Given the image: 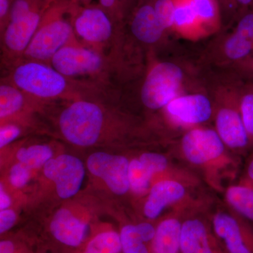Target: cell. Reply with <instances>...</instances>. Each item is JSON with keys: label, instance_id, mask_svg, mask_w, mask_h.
I'll return each mask as SVG.
<instances>
[{"label": "cell", "instance_id": "41", "mask_svg": "<svg viewBox=\"0 0 253 253\" xmlns=\"http://www.w3.org/2000/svg\"><path fill=\"white\" fill-rule=\"evenodd\" d=\"M236 2L241 6H248L252 4L253 0H235Z\"/></svg>", "mask_w": 253, "mask_h": 253}, {"label": "cell", "instance_id": "5", "mask_svg": "<svg viewBox=\"0 0 253 253\" xmlns=\"http://www.w3.org/2000/svg\"><path fill=\"white\" fill-rule=\"evenodd\" d=\"M199 186L175 178L155 181L143 205V215L146 220L159 221L166 211H191L206 207L212 203L208 196L194 194Z\"/></svg>", "mask_w": 253, "mask_h": 253}, {"label": "cell", "instance_id": "31", "mask_svg": "<svg viewBox=\"0 0 253 253\" xmlns=\"http://www.w3.org/2000/svg\"><path fill=\"white\" fill-rule=\"evenodd\" d=\"M21 129L14 123L1 125L0 128V148L2 149L21 135Z\"/></svg>", "mask_w": 253, "mask_h": 253}, {"label": "cell", "instance_id": "38", "mask_svg": "<svg viewBox=\"0 0 253 253\" xmlns=\"http://www.w3.org/2000/svg\"><path fill=\"white\" fill-rule=\"evenodd\" d=\"M241 67L246 75L253 77V56L251 55L249 58L241 61Z\"/></svg>", "mask_w": 253, "mask_h": 253}, {"label": "cell", "instance_id": "23", "mask_svg": "<svg viewBox=\"0 0 253 253\" xmlns=\"http://www.w3.org/2000/svg\"><path fill=\"white\" fill-rule=\"evenodd\" d=\"M16 156L18 162L30 169H38L52 158L53 151L49 145L35 144L18 149Z\"/></svg>", "mask_w": 253, "mask_h": 253}, {"label": "cell", "instance_id": "16", "mask_svg": "<svg viewBox=\"0 0 253 253\" xmlns=\"http://www.w3.org/2000/svg\"><path fill=\"white\" fill-rule=\"evenodd\" d=\"M184 210L167 213L158 221L150 253H180L179 240Z\"/></svg>", "mask_w": 253, "mask_h": 253}, {"label": "cell", "instance_id": "2", "mask_svg": "<svg viewBox=\"0 0 253 253\" xmlns=\"http://www.w3.org/2000/svg\"><path fill=\"white\" fill-rule=\"evenodd\" d=\"M10 78V83L25 94L42 101L87 98L96 96L99 89L92 83L66 77L51 65L39 61L15 63Z\"/></svg>", "mask_w": 253, "mask_h": 253}, {"label": "cell", "instance_id": "9", "mask_svg": "<svg viewBox=\"0 0 253 253\" xmlns=\"http://www.w3.org/2000/svg\"><path fill=\"white\" fill-rule=\"evenodd\" d=\"M184 74L178 65L160 62L154 65L146 74L141 89V101L151 111L163 110L179 96Z\"/></svg>", "mask_w": 253, "mask_h": 253}, {"label": "cell", "instance_id": "27", "mask_svg": "<svg viewBox=\"0 0 253 253\" xmlns=\"http://www.w3.org/2000/svg\"><path fill=\"white\" fill-rule=\"evenodd\" d=\"M119 234L123 253H150L151 246L141 238L135 224L123 226Z\"/></svg>", "mask_w": 253, "mask_h": 253}, {"label": "cell", "instance_id": "25", "mask_svg": "<svg viewBox=\"0 0 253 253\" xmlns=\"http://www.w3.org/2000/svg\"><path fill=\"white\" fill-rule=\"evenodd\" d=\"M223 51L228 59L240 63L253 54V42L234 31L224 42Z\"/></svg>", "mask_w": 253, "mask_h": 253}, {"label": "cell", "instance_id": "22", "mask_svg": "<svg viewBox=\"0 0 253 253\" xmlns=\"http://www.w3.org/2000/svg\"><path fill=\"white\" fill-rule=\"evenodd\" d=\"M129 181L130 192L137 196H146L154 184V175L138 157L129 161Z\"/></svg>", "mask_w": 253, "mask_h": 253}, {"label": "cell", "instance_id": "11", "mask_svg": "<svg viewBox=\"0 0 253 253\" xmlns=\"http://www.w3.org/2000/svg\"><path fill=\"white\" fill-rule=\"evenodd\" d=\"M211 206L191 210L184 214L179 240L180 253H224L208 217Z\"/></svg>", "mask_w": 253, "mask_h": 253}, {"label": "cell", "instance_id": "1", "mask_svg": "<svg viewBox=\"0 0 253 253\" xmlns=\"http://www.w3.org/2000/svg\"><path fill=\"white\" fill-rule=\"evenodd\" d=\"M172 156L220 194L242 169V158L226 147L215 129L204 126L185 131L172 146Z\"/></svg>", "mask_w": 253, "mask_h": 253}, {"label": "cell", "instance_id": "40", "mask_svg": "<svg viewBox=\"0 0 253 253\" xmlns=\"http://www.w3.org/2000/svg\"><path fill=\"white\" fill-rule=\"evenodd\" d=\"M57 1V0H44V10L49 6L51 3L54 2V1ZM76 1H81L82 3H84V4H89V1L90 0H76Z\"/></svg>", "mask_w": 253, "mask_h": 253}, {"label": "cell", "instance_id": "4", "mask_svg": "<svg viewBox=\"0 0 253 253\" xmlns=\"http://www.w3.org/2000/svg\"><path fill=\"white\" fill-rule=\"evenodd\" d=\"M74 1L57 0L44 10L36 34L23 54V60L50 65L53 56L61 48L77 39L71 16Z\"/></svg>", "mask_w": 253, "mask_h": 253}, {"label": "cell", "instance_id": "42", "mask_svg": "<svg viewBox=\"0 0 253 253\" xmlns=\"http://www.w3.org/2000/svg\"><path fill=\"white\" fill-rule=\"evenodd\" d=\"M126 1H127V0H121V3H122L123 8H124L125 4H126Z\"/></svg>", "mask_w": 253, "mask_h": 253}, {"label": "cell", "instance_id": "3", "mask_svg": "<svg viewBox=\"0 0 253 253\" xmlns=\"http://www.w3.org/2000/svg\"><path fill=\"white\" fill-rule=\"evenodd\" d=\"M99 101L89 99L71 100L59 117L60 132L75 146L88 147L98 144L113 128H120V122Z\"/></svg>", "mask_w": 253, "mask_h": 253}, {"label": "cell", "instance_id": "6", "mask_svg": "<svg viewBox=\"0 0 253 253\" xmlns=\"http://www.w3.org/2000/svg\"><path fill=\"white\" fill-rule=\"evenodd\" d=\"M50 65L66 77L76 81L81 78V81L95 84L96 81H106L111 59L76 39L61 48L53 56Z\"/></svg>", "mask_w": 253, "mask_h": 253}, {"label": "cell", "instance_id": "32", "mask_svg": "<svg viewBox=\"0 0 253 253\" xmlns=\"http://www.w3.org/2000/svg\"><path fill=\"white\" fill-rule=\"evenodd\" d=\"M101 6L116 23H121L124 14L121 0H99Z\"/></svg>", "mask_w": 253, "mask_h": 253}, {"label": "cell", "instance_id": "29", "mask_svg": "<svg viewBox=\"0 0 253 253\" xmlns=\"http://www.w3.org/2000/svg\"><path fill=\"white\" fill-rule=\"evenodd\" d=\"M155 12L158 21L166 31L173 30L174 26V0H156L154 4Z\"/></svg>", "mask_w": 253, "mask_h": 253}, {"label": "cell", "instance_id": "7", "mask_svg": "<svg viewBox=\"0 0 253 253\" xmlns=\"http://www.w3.org/2000/svg\"><path fill=\"white\" fill-rule=\"evenodd\" d=\"M220 95L214 103V129L233 154L246 158L251 145L240 111L239 89Z\"/></svg>", "mask_w": 253, "mask_h": 253}, {"label": "cell", "instance_id": "13", "mask_svg": "<svg viewBox=\"0 0 253 253\" xmlns=\"http://www.w3.org/2000/svg\"><path fill=\"white\" fill-rule=\"evenodd\" d=\"M130 160L122 155L93 153L86 161L88 170L104 181L113 194L125 196L130 191L129 166Z\"/></svg>", "mask_w": 253, "mask_h": 253}, {"label": "cell", "instance_id": "24", "mask_svg": "<svg viewBox=\"0 0 253 253\" xmlns=\"http://www.w3.org/2000/svg\"><path fill=\"white\" fill-rule=\"evenodd\" d=\"M200 23L206 33L217 29L219 11L216 0H189Z\"/></svg>", "mask_w": 253, "mask_h": 253}, {"label": "cell", "instance_id": "19", "mask_svg": "<svg viewBox=\"0 0 253 253\" xmlns=\"http://www.w3.org/2000/svg\"><path fill=\"white\" fill-rule=\"evenodd\" d=\"M224 204L253 226V184L238 181L226 186Z\"/></svg>", "mask_w": 253, "mask_h": 253}, {"label": "cell", "instance_id": "26", "mask_svg": "<svg viewBox=\"0 0 253 253\" xmlns=\"http://www.w3.org/2000/svg\"><path fill=\"white\" fill-rule=\"evenodd\" d=\"M122 252L119 233L104 231L96 234L88 243L83 253H120Z\"/></svg>", "mask_w": 253, "mask_h": 253}, {"label": "cell", "instance_id": "35", "mask_svg": "<svg viewBox=\"0 0 253 253\" xmlns=\"http://www.w3.org/2000/svg\"><path fill=\"white\" fill-rule=\"evenodd\" d=\"M239 181L253 184V149L246 157L240 174Z\"/></svg>", "mask_w": 253, "mask_h": 253}, {"label": "cell", "instance_id": "18", "mask_svg": "<svg viewBox=\"0 0 253 253\" xmlns=\"http://www.w3.org/2000/svg\"><path fill=\"white\" fill-rule=\"evenodd\" d=\"M86 229L85 223L66 208L56 211L50 223V231L55 239L70 247H78L82 244Z\"/></svg>", "mask_w": 253, "mask_h": 253}, {"label": "cell", "instance_id": "20", "mask_svg": "<svg viewBox=\"0 0 253 253\" xmlns=\"http://www.w3.org/2000/svg\"><path fill=\"white\" fill-rule=\"evenodd\" d=\"M174 1L175 5L174 31L190 39L199 38L207 33L200 23L189 0H174Z\"/></svg>", "mask_w": 253, "mask_h": 253}, {"label": "cell", "instance_id": "36", "mask_svg": "<svg viewBox=\"0 0 253 253\" xmlns=\"http://www.w3.org/2000/svg\"><path fill=\"white\" fill-rule=\"evenodd\" d=\"M12 0H0V26L1 32L9 23L10 9Z\"/></svg>", "mask_w": 253, "mask_h": 253}, {"label": "cell", "instance_id": "39", "mask_svg": "<svg viewBox=\"0 0 253 253\" xmlns=\"http://www.w3.org/2000/svg\"><path fill=\"white\" fill-rule=\"evenodd\" d=\"M15 246L9 240H3L0 242V253H14Z\"/></svg>", "mask_w": 253, "mask_h": 253}, {"label": "cell", "instance_id": "10", "mask_svg": "<svg viewBox=\"0 0 253 253\" xmlns=\"http://www.w3.org/2000/svg\"><path fill=\"white\" fill-rule=\"evenodd\" d=\"M210 208V222L224 253H253V226L224 204Z\"/></svg>", "mask_w": 253, "mask_h": 253}, {"label": "cell", "instance_id": "37", "mask_svg": "<svg viewBox=\"0 0 253 253\" xmlns=\"http://www.w3.org/2000/svg\"><path fill=\"white\" fill-rule=\"evenodd\" d=\"M11 204V198L5 191L4 186L1 184L0 186V210L9 209Z\"/></svg>", "mask_w": 253, "mask_h": 253}, {"label": "cell", "instance_id": "33", "mask_svg": "<svg viewBox=\"0 0 253 253\" xmlns=\"http://www.w3.org/2000/svg\"><path fill=\"white\" fill-rule=\"evenodd\" d=\"M234 31L253 42V13L243 16Z\"/></svg>", "mask_w": 253, "mask_h": 253}, {"label": "cell", "instance_id": "8", "mask_svg": "<svg viewBox=\"0 0 253 253\" xmlns=\"http://www.w3.org/2000/svg\"><path fill=\"white\" fill-rule=\"evenodd\" d=\"M75 0L71 16L75 34L81 43L101 51L111 44L116 36V23L101 6L82 4Z\"/></svg>", "mask_w": 253, "mask_h": 253}, {"label": "cell", "instance_id": "21", "mask_svg": "<svg viewBox=\"0 0 253 253\" xmlns=\"http://www.w3.org/2000/svg\"><path fill=\"white\" fill-rule=\"evenodd\" d=\"M30 96L12 83L3 82L0 85V118L6 121L21 112L28 104Z\"/></svg>", "mask_w": 253, "mask_h": 253}, {"label": "cell", "instance_id": "34", "mask_svg": "<svg viewBox=\"0 0 253 253\" xmlns=\"http://www.w3.org/2000/svg\"><path fill=\"white\" fill-rule=\"evenodd\" d=\"M16 221V214L14 211L4 210L0 212V233L1 234L11 229Z\"/></svg>", "mask_w": 253, "mask_h": 253}, {"label": "cell", "instance_id": "17", "mask_svg": "<svg viewBox=\"0 0 253 253\" xmlns=\"http://www.w3.org/2000/svg\"><path fill=\"white\" fill-rule=\"evenodd\" d=\"M131 34L145 44H155L161 41L166 31L158 21L154 4L140 5L133 13L130 20Z\"/></svg>", "mask_w": 253, "mask_h": 253}, {"label": "cell", "instance_id": "15", "mask_svg": "<svg viewBox=\"0 0 253 253\" xmlns=\"http://www.w3.org/2000/svg\"><path fill=\"white\" fill-rule=\"evenodd\" d=\"M43 13V10H35L23 17L9 21L1 31V44L7 59H22L36 34Z\"/></svg>", "mask_w": 253, "mask_h": 253}, {"label": "cell", "instance_id": "28", "mask_svg": "<svg viewBox=\"0 0 253 253\" xmlns=\"http://www.w3.org/2000/svg\"><path fill=\"white\" fill-rule=\"evenodd\" d=\"M239 108L245 128L253 149V83L239 89Z\"/></svg>", "mask_w": 253, "mask_h": 253}, {"label": "cell", "instance_id": "14", "mask_svg": "<svg viewBox=\"0 0 253 253\" xmlns=\"http://www.w3.org/2000/svg\"><path fill=\"white\" fill-rule=\"evenodd\" d=\"M43 168L44 176L54 183L61 199H70L81 189L85 170L79 158L72 155H59L49 160Z\"/></svg>", "mask_w": 253, "mask_h": 253}, {"label": "cell", "instance_id": "12", "mask_svg": "<svg viewBox=\"0 0 253 253\" xmlns=\"http://www.w3.org/2000/svg\"><path fill=\"white\" fill-rule=\"evenodd\" d=\"M173 127L188 129L201 126L214 117V104L206 95H179L163 109Z\"/></svg>", "mask_w": 253, "mask_h": 253}, {"label": "cell", "instance_id": "30", "mask_svg": "<svg viewBox=\"0 0 253 253\" xmlns=\"http://www.w3.org/2000/svg\"><path fill=\"white\" fill-rule=\"evenodd\" d=\"M31 169L21 163L14 164L10 169L9 179L11 185L20 189L26 185L31 179Z\"/></svg>", "mask_w": 253, "mask_h": 253}]
</instances>
